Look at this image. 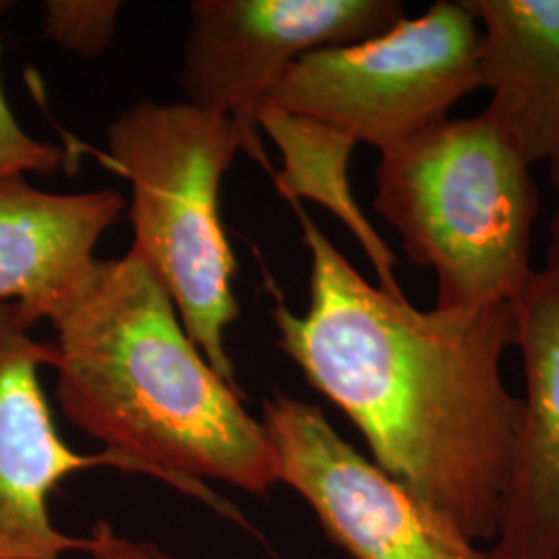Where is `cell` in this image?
<instances>
[{"label":"cell","mask_w":559,"mask_h":559,"mask_svg":"<svg viewBox=\"0 0 559 559\" xmlns=\"http://www.w3.org/2000/svg\"><path fill=\"white\" fill-rule=\"evenodd\" d=\"M309 307L276 300L278 346L353 420L373 462L475 540L496 539L522 399L501 378L514 313L420 311L369 284L300 203Z\"/></svg>","instance_id":"6da1fadb"},{"label":"cell","mask_w":559,"mask_h":559,"mask_svg":"<svg viewBox=\"0 0 559 559\" xmlns=\"http://www.w3.org/2000/svg\"><path fill=\"white\" fill-rule=\"evenodd\" d=\"M48 321L62 415L133 475L240 524L239 510L205 480L249 496H267L280 483L263 423L201 355L168 290L133 249L96 260Z\"/></svg>","instance_id":"7a4b0ae2"},{"label":"cell","mask_w":559,"mask_h":559,"mask_svg":"<svg viewBox=\"0 0 559 559\" xmlns=\"http://www.w3.org/2000/svg\"><path fill=\"white\" fill-rule=\"evenodd\" d=\"M373 207L406 258L433 270L436 309L512 302L533 274V166L487 112L445 119L380 154Z\"/></svg>","instance_id":"3957f363"},{"label":"cell","mask_w":559,"mask_h":559,"mask_svg":"<svg viewBox=\"0 0 559 559\" xmlns=\"http://www.w3.org/2000/svg\"><path fill=\"white\" fill-rule=\"evenodd\" d=\"M131 182L133 251L160 280L182 328L222 380L237 388L226 330L239 320L237 260L221 221V185L240 150L233 119L189 102L141 100L106 131Z\"/></svg>","instance_id":"277c9868"},{"label":"cell","mask_w":559,"mask_h":559,"mask_svg":"<svg viewBox=\"0 0 559 559\" xmlns=\"http://www.w3.org/2000/svg\"><path fill=\"white\" fill-rule=\"evenodd\" d=\"M480 29L462 0H438L369 40L302 57L267 104L323 120L385 152L450 119L480 90Z\"/></svg>","instance_id":"5b68a950"},{"label":"cell","mask_w":559,"mask_h":559,"mask_svg":"<svg viewBox=\"0 0 559 559\" xmlns=\"http://www.w3.org/2000/svg\"><path fill=\"white\" fill-rule=\"evenodd\" d=\"M180 83L187 102L228 117L240 150L272 175L258 115L302 57L369 40L404 20L396 0H195Z\"/></svg>","instance_id":"8992f818"},{"label":"cell","mask_w":559,"mask_h":559,"mask_svg":"<svg viewBox=\"0 0 559 559\" xmlns=\"http://www.w3.org/2000/svg\"><path fill=\"white\" fill-rule=\"evenodd\" d=\"M278 480L311 506L353 559H493L400 480L359 454L320 406L286 394L263 402Z\"/></svg>","instance_id":"52a82bcc"},{"label":"cell","mask_w":559,"mask_h":559,"mask_svg":"<svg viewBox=\"0 0 559 559\" xmlns=\"http://www.w3.org/2000/svg\"><path fill=\"white\" fill-rule=\"evenodd\" d=\"M32 328L20 305L0 302V559L85 551V537H71L52 524L50 493L85 468L131 473L108 450L80 454L62 441L38 376L52 362V344L34 338Z\"/></svg>","instance_id":"ba28073f"},{"label":"cell","mask_w":559,"mask_h":559,"mask_svg":"<svg viewBox=\"0 0 559 559\" xmlns=\"http://www.w3.org/2000/svg\"><path fill=\"white\" fill-rule=\"evenodd\" d=\"M524 369L519 443L493 559H559V207L540 267L510 302Z\"/></svg>","instance_id":"9c48e42d"},{"label":"cell","mask_w":559,"mask_h":559,"mask_svg":"<svg viewBox=\"0 0 559 559\" xmlns=\"http://www.w3.org/2000/svg\"><path fill=\"white\" fill-rule=\"evenodd\" d=\"M124 207L112 189L48 193L25 177L0 180V302L32 325L50 320L96 263V247Z\"/></svg>","instance_id":"30bf717a"},{"label":"cell","mask_w":559,"mask_h":559,"mask_svg":"<svg viewBox=\"0 0 559 559\" xmlns=\"http://www.w3.org/2000/svg\"><path fill=\"white\" fill-rule=\"evenodd\" d=\"M480 29L485 112L531 166L559 140V0H462Z\"/></svg>","instance_id":"8fae6325"},{"label":"cell","mask_w":559,"mask_h":559,"mask_svg":"<svg viewBox=\"0 0 559 559\" xmlns=\"http://www.w3.org/2000/svg\"><path fill=\"white\" fill-rule=\"evenodd\" d=\"M258 127L276 143L282 168L272 170L280 195L290 203L316 201L332 212L357 239L371 261L378 286L396 299H406L396 278V255L362 214L348 180V162L359 145L336 127L263 104Z\"/></svg>","instance_id":"7c38bea8"},{"label":"cell","mask_w":559,"mask_h":559,"mask_svg":"<svg viewBox=\"0 0 559 559\" xmlns=\"http://www.w3.org/2000/svg\"><path fill=\"white\" fill-rule=\"evenodd\" d=\"M122 7L120 0H46L44 36L78 57L98 59L112 44Z\"/></svg>","instance_id":"4fadbf2b"},{"label":"cell","mask_w":559,"mask_h":559,"mask_svg":"<svg viewBox=\"0 0 559 559\" xmlns=\"http://www.w3.org/2000/svg\"><path fill=\"white\" fill-rule=\"evenodd\" d=\"M67 152L29 135L15 119L0 85V180L25 177L27 173L55 175L67 168Z\"/></svg>","instance_id":"5bb4252c"},{"label":"cell","mask_w":559,"mask_h":559,"mask_svg":"<svg viewBox=\"0 0 559 559\" xmlns=\"http://www.w3.org/2000/svg\"><path fill=\"white\" fill-rule=\"evenodd\" d=\"M85 554L90 559H175L158 545L122 535L110 522L94 524L92 533L85 537Z\"/></svg>","instance_id":"9a60e30c"},{"label":"cell","mask_w":559,"mask_h":559,"mask_svg":"<svg viewBox=\"0 0 559 559\" xmlns=\"http://www.w3.org/2000/svg\"><path fill=\"white\" fill-rule=\"evenodd\" d=\"M547 164H549V182H551V189H554V193L558 195L559 201V140L558 145H556L554 154L549 156V160H547Z\"/></svg>","instance_id":"2e32d148"},{"label":"cell","mask_w":559,"mask_h":559,"mask_svg":"<svg viewBox=\"0 0 559 559\" xmlns=\"http://www.w3.org/2000/svg\"><path fill=\"white\" fill-rule=\"evenodd\" d=\"M52 559H62V558H52Z\"/></svg>","instance_id":"e0dca14e"}]
</instances>
